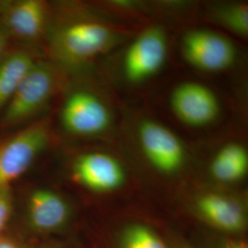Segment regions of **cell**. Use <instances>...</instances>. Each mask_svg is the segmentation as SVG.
Instances as JSON below:
<instances>
[{
  "label": "cell",
  "mask_w": 248,
  "mask_h": 248,
  "mask_svg": "<svg viewBox=\"0 0 248 248\" xmlns=\"http://www.w3.org/2000/svg\"><path fill=\"white\" fill-rule=\"evenodd\" d=\"M224 248H248V244L243 241H227Z\"/></svg>",
  "instance_id": "ffe728a7"
},
{
  "label": "cell",
  "mask_w": 248,
  "mask_h": 248,
  "mask_svg": "<svg viewBox=\"0 0 248 248\" xmlns=\"http://www.w3.org/2000/svg\"><path fill=\"white\" fill-rule=\"evenodd\" d=\"M36 62L31 53L23 50L4 55L0 61V111L8 105Z\"/></svg>",
  "instance_id": "4fadbf2b"
},
{
  "label": "cell",
  "mask_w": 248,
  "mask_h": 248,
  "mask_svg": "<svg viewBox=\"0 0 248 248\" xmlns=\"http://www.w3.org/2000/svg\"><path fill=\"white\" fill-rule=\"evenodd\" d=\"M170 101L177 118L194 127L212 124L220 110L218 99L213 91L195 82L178 85L174 89Z\"/></svg>",
  "instance_id": "9c48e42d"
},
{
  "label": "cell",
  "mask_w": 248,
  "mask_h": 248,
  "mask_svg": "<svg viewBox=\"0 0 248 248\" xmlns=\"http://www.w3.org/2000/svg\"><path fill=\"white\" fill-rule=\"evenodd\" d=\"M57 75L53 66L36 62L2 111L3 126H18L40 113L56 91Z\"/></svg>",
  "instance_id": "7a4b0ae2"
},
{
  "label": "cell",
  "mask_w": 248,
  "mask_h": 248,
  "mask_svg": "<svg viewBox=\"0 0 248 248\" xmlns=\"http://www.w3.org/2000/svg\"></svg>",
  "instance_id": "44dd1931"
},
{
  "label": "cell",
  "mask_w": 248,
  "mask_h": 248,
  "mask_svg": "<svg viewBox=\"0 0 248 248\" xmlns=\"http://www.w3.org/2000/svg\"><path fill=\"white\" fill-rule=\"evenodd\" d=\"M61 124L73 135L93 136L106 131L110 124V113L98 96L87 90H77L62 105Z\"/></svg>",
  "instance_id": "8992f818"
},
{
  "label": "cell",
  "mask_w": 248,
  "mask_h": 248,
  "mask_svg": "<svg viewBox=\"0 0 248 248\" xmlns=\"http://www.w3.org/2000/svg\"><path fill=\"white\" fill-rule=\"evenodd\" d=\"M9 36L4 31V29L0 25V61L6 54V49L9 42Z\"/></svg>",
  "instance_id": "d6986e66"
},
{
  "label": "cell",
  "mask_w": 248,
  "mask_h": 248,
  "mask_svg": "<svg viewBox=\"0 0 248 248\" xmlns=\"http://www.w3.org/2000/svg\"><path fill=\"white\" fill-rule=\"evenodd\" d=\"M138 142L151 165L164 174L182 169L186 150L180 139L165 125L145 120L138 127Z\"/></svg>",
  "instance_id": "5b68a950"
},
{
  "label": "cell",
  "mask_w": 248,
  "mask_h": 248,
  "mask_svg": "<svg viewBox=\"0 0 248 248\" xmlns=\"http://www.w3.org/2000/svg\"><path fill=\"white\" fill-rule=\"evenodd\" d=\"M120 38V31L112 24L93 17L77 16L54 27L50 50L57 62L75 67L106 53Z\"/></svg>",
  "instance_id": "6da1fadb"
},
{
  "label": "cell",
  "mask_w": 248,
  "mask_h": 248,
  "mask_svg": "<svg viewBox=\"0 0 248 248\" xmlns=\"http://www.w3.org/2000/svg\"><path fill=\"white\" fill-rule=\"evenodd\" d=\"M12 210L13 194L11 187H0V235L9 222Z\"/></svg>",
  "instance_id": "e0dca14e"
},
{
  "label": "cell",
  "mask_w": 248,
  "mask_h": 248,
  "mask_svg": "<svg viewBox=\"0 0 248 248\" xmlns=\"http://www.w3.org/2000/svg\"><path fill=\"white\" fill-rule=\"evenodd\" d=\"M196 209L207 222L221 230L237 232L247 226L244 208L230 197L205 193L197 199Z\"/></svg>",
  "instance_id": "7c38bea8"
},
{
  "label": "cell",
  "mask_w": 248,
  "mask_h": 248,
  "mask_svg": "<svg viewBox=\"0 0 248 248\" xmlns=\"http://www.w3.org/2000/svg\"><path fill=\"white\" fill-rule=\"evenodd\" d=\"M213 19L221 26L241 36L248 34V7L245 3L223 4L212 12Z\"/></svg>",
  "instance_id": "9a60e30c"
},
{
  "label": "cell",
  "mask_w": 248,
  "mask_h": 248,
  "mask_svg": "<svg viewBox=\"0 0 248 248\" xmlns=\"http://www.w3.org/2000/svg\"><path fill=\"white\" fill-rule=\"evenodd\" d=\"M168 41L159 27H150L138 36L124 55V74L128 81L141 83L149 79L165 64Z\"/></svg>",
  "instance_id": "277c9868"
},
{
  "label": "cell",
  "mask_w": 248,
  "mask_h": 248,
  "mask_svg": "<svg viewBox=\"0 0 248 248\" xmlns=\"http://www.w3.org/2000/svg\"><path fill=\"white\" fill-rule=\"evenodd\" d=\"M182 51L187 62L206 72L225 70L235 59V48L230 41L206 30L187 32L182 41Z\"/></svg>",
  "instance_id": "52a82bcc"
},
{
  "label": "cell",
  "mask_w": 248,
  "mask_h": 248,
  "mask_svg": "<svg viewBox=\"0 0 248 248\" xmlns=\"http://www.w3.org/2000/svg\"><path fill=\"white\" fill-rule=\"evenodd\" d=\"M248 154L238 142H229L216 153L210 171L216 180L223 183L239 181L247 175Z\"/></svg>",
  "instance_id": "5bb4252c"
},
{
  "label": "cell",
  "mask_w": 248,
  "mask_h": 248,
  "mask_svg": "<svg viewBox=\"0 0 248 248\" xmlns=\"http://www.w3.org/2000/svg\"><path fill=\"white\" fill-rule=\"evenodd\" d=\"M48 5L41 0L7 2L0 9V25L9 38L33 43L41 39L49 23Z\"/></svg>",
  "instance_id": "ba28073f"
},
{
  "label": "cell",
  "mask_w": 248,
  "mask_h": 248,
  "mask_svg": "<svg viewBox=\"0 0 248 248\" xmlns=\"http://www.w3.org/2000/svg\"><path fill=\"white\" fill-rule=\"evenodd\" d=\"M51 141L47 120L28 125L0 143V187L21 177Z\"/></svg>",
  "instance_id": "3957f363"
},
{
  "label": "cell",
  "mask_w": 248,
  "mask_h": 248,
  "mask_svg": "<svg viewBox=\"0 0 248 248\" xmlns=\"http://www.w3.org/2000/svg\"><path fill=\"white\" fill-rule=\"evenodd\" d=\"M122 248H168L155 232L142 224H134L124 231Z\"/></svg>",
  "instance_id": "2e32d148"
},
{
  "label": "cell",
  "mask_w": 248,
  "mask_h": 248,
  "mask_svg": "<svg viewBox=\"0 0 248 248\" xmlns=\"http://www.w3.org/2000/svg\"><path fill=\"white\" fill-rule=\"evenodd\" d=\"M75 179L89 190L110 192L125 181V172L118 160L102 152H89L79 155L73 166Z\"/></svg>",
  "instance_id": "30bf717a"
},
{
  "label": "cell",
  "mask_w": 248,
  "mask_h": 248,
  "mask_svg": "<svg viewBox=\"0 0 248 248\" xmlns=\"http://www.w3.org/2000/svg\"><path fill=\"white\" fill-rule=\"evenodd\" d=\"M0 248H25L17 240L0 235Z\"/></svg>",
  "instance_id": "ac0fdd59"
},
{
  "label": "cell",
  "mask_w": 248,
  "mask_h": 248,
  "mask_svg": "<svg viewBox=\"0 0 248 248\" xmlns=\"http://www.w3.org/2000/svg\"><path fill=\"white\" fill-rule=\"evenodd\" d=\"M27 221L37 232H49L59 230L70 219L71 208L59 193L40 187L31 192L27 201Z\"/></svg>",
  "instance_id": "8fae6325"
}]
</instances>
